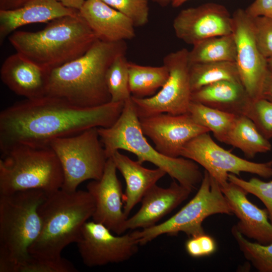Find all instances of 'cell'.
Segmentation results:
<instances>
[{
  "label": "cell",
  "instance_id": "6da1fadb",
  "mask_svg": "<svg viewBox=\"0 0 272 272\" xmlns=\"http://www.w3.org/2000/svg\"><path fill=\"white\" fill-rule=\"evenodd\" d=\"M124 102L84 108L48 95L18 102L0 113L1 152L20 146L48 148L56 139L92 127H110L120 116Z\"/></svg>",
  "mask_w": 272,
  "mask_h": 272
},
{
  "label": "cell",
  "instance_id": "7a4b0ae2",
  "mask_svg": "<svg viewBox=\"0 0 272 272\" xmlns=\"http://www.w3.org/2000/svg\"><path fill=\"white\" fill-rule=\"evenodd\" d=\"M127 49L125 41L97 39L83 55L50 71L46 95L63 98L84 108L110 102L106 74L113 60L125 54Z\"/></svg>",
  "mask_w": 272,
  "mask_h": 272
},
{
  "label": "cell",
  "instance_id": "3957f363",
  "mask_svg": "<svg viewBox=\"0 0 272 272\" xmlns=\"http://www.w3.org/2000/svg\"><path fill=\"white\" fill-rule=\"evenodd\" d=\"M97 39L79 11L50 21L40 31H15L9 36L17 52L49 71L80 57Z\"/></svg>",
  "mask_w": 272,
  "mask_h": 272
},
{
  "label": "cell",
  "instance_id": "277c9868",
  "mask_svg": "<svg viewBox=\"0 0 272 272\" xmlns=\"http://www.w3.org/2000/svg\"><path fill=\"white\" fill-rule=\"evenodd\" d=\"M95 210L93 198L87 191L69 192L62 189L47 194L38 212L40 234L29 249L39 259H56L63 249L79 240L82 229Z\"/></svg>",
  "mask_w": 272,
  "mask_h": 272
},
{
  "label": "cell",
  "instance_id": "5b68a950",
  "mask_svg": "<svg viewBox=\"0 0 272 272\" xmlns=\"http://www.w3.org/2000/svg\"><path fill=\"white\" fill-rule=\"evenodd\" d=\"M47 194L29 189L0 195V272H19L30 259L41 229L38 209Z\"/></svg>",
  "mask_w": 272,
  "mask_h": 272
},
{
  "label": "cell",
  "instance_id": "8992f818",
  "mask_svg": "<svg viewBox=\"0 0 272 272\" xmlns=\"http://www.w3.org/2000/svg\"><path fill=\"white\" fill-rule=\"evenodd\" d=\"M98 131L108 158L116 151L125 150L136 155L140 163H152L173 180L192 190L201 182L203 173L196 163L182 157L165 156L148 142L131 98L124 102L116 122L109 127H98Z\"/></svg>",
  "mask_w": 272,
  "mask_h": 272
},
{
  "label": "cell",
  "instance_id": "52a82bcc",
  "mask_svg": "<svg viewBox=\"0 0 272 272\" xmlns=\"http://www.w3.org/2000/svg\"><path fill=\"white\" fill-rule=\"evenodd\" d=\"M63 182L61 164L50 147H15L0 160V195L29 189L49 194L61 189Z\"/></svg>",
  "mask_w": 272,
  "mask_h": 272
},
{
  "label": "cell",
  "instance_id": "ba28073f",
  "mask_svg": "<svg viewBox=\"0 0 272 272\" xmlns=\"http://www.w3.org/2000/svg\"><path fill=\"white\" fill-rule=\"evenodd\" d=\"M216 214L233 215L232 208L217 181L205 170L200 186L194 197L166 221L152 227L132 232L139 245H144L164 235L179 232L189 237L205 233L202 223Z\"/></svg>",
  "mask_w": 272,
  "mask_h": 272
},
{
  "label": "cell",
  "instance_id": "9c48e42d",
  "mask_svg": "<svg viewBox=\"0 0 272 272\" xmlns=\"http://www.w3.org/2000/svg\"><path fill=\"white\" fill-rule=\"evenodd\" d=\"M49 147L56 155L62 169L63 182L61 189L74 192L82 182L102 177L108 158L98 127L56 139L51 142Z\"/></svg>",
  "mask_w": 272,
  "mask_h": 272
},
{
  "label": "cell",
  "instance_id": "30bf717a",
  "mask_svg": "<svg viewBox=\"0 0 272 272\" xmlns=\"http://www.w3.org/2000/svg\"><path fill=\"white\" fill-rule=\"evenodd\" d=\"M188 51L182 48L164 57L163 64L168 68L169 76L158 93L144 98L131 96L139 118L163 113L173 115L188 113L192 93Z\"/></svg>",
  "mask_w": 272,
  "mask_h": 272
},
{
  "label": "cell",
  "instance_id": "8fae6325",
  "mask_svg": "<svg viewBox=\"0 0 272 272\" xmlns=\"http://www.w3.org/2000/svg\"><path fill=\"white\" fill-rule=\"evenodd\" d=\"M180 157L201 165L221 186L228 182L229 173L239 176L241 172H247L264 178L272 177L269 161L256 163L241 158L218 145L209 132L189 141L183 148Z\"/></svg>",
  "mask_w": 272,
  "mask_h": 272
},
{
  "label": "cell",
  "instance_id": "7c38bea8",
  "mask_svg": "<svg viewBox=\"0 0 272 272\" xmlns=\"http://www.w3.org/2000/svg\"><path fill=\"white\" fill-rule=\"evenodd\" d=\"M232 16V33L236 46L235 63L240 82L252 99L262 97L269 70L267 59L256 42L252 18L242 9H237Z\"/></svg>",
  "mask_w": 272,
  "mask_h": 272
},
{
  "label": "cell",
  "instance_id": "4fadbf2b",
  "mask_svg": "<svg viewBox=\"0 0 272 272\" xmlns=\"http://www.w3.org/2000/svg\"><path fill=\"white\" fill-rule=\"evenodd\" d=\"M77 244L83 262L90 267L127 261L138 252L139 245L132 232L114 235L94 221L84 224Z\"/></svg>",
  "mask_w": 272,
  "mask_h": 272
},
{
  "label": "cell",
  "instance_id": "5bb4252c",
  "mask_svg": "<svg viewBox=\"0 0 272 272\" xmlns=\"http://www.w3.org/2000/svg\"><path fill=\"white\" fill-rule=\"evenodd\" d=\"M144 134L154 143L155 148L167 157H180L184 146L205 132L207 128L196 123L188 113L173 115L163 113L139 118Z\"/></svg>",
  "mask_w": 272,
  "mask_h": 272
},
{
  "label": "cell",
  "instance_id": "9a60e30c",
  "mask_svg": "<svg viewBox=\"0 0 272 272\" xmlns=\"http://www.w3.org/2000/svg\"><path fill=\"white\" fill-rule=\"evenodd\" d=\"M173 28L178 39L194 45L209 38L232 34V16L224 6L208 3L181 11Z\"/></svg>",
  "mask_w": 272,
  "mask_h": 272
},
{
  "label": "cell",
  "instance_id": "2e32d148",
  "mask_svg": "<svg viewBox=\"0 0 272 272\" xmlns=\"http://www.w3.org/2000/svg\"><path fill=\"white\" fill-rule=\"evenodd\" d=\"M116 171L113 159L109 158L102 177L89 182L87 189L95 202L93 221L104 225L113 233L121 235L126 231L127 218L123 212V193Z\"/></svg>",
  "mask_w": 272,
  "mask_h": 272
},
{
  "label": "cell",
  "instance_id": "e0dca14e",
  "mask_svg": "<svg viewBox=\"0 0 272 272\" xmlns=\"http://www.w3.org/2000/svg\"><path fill=\"white\" fill-rule=\"evenodd\" d=\"M233 214L238 219L234 226L246 238L262 245L272 243V225L267 211L261 209L247 198V192L239 185L229 181L221 186Z\"/></svg>",
  "mask_w": 272,
  "mask_h": 272
},
{
  "label": "cell",
  "instance_id": "ac0fdd59",
  "mask_svg": "<svg viewBox=\"0 0 272 272\" xmlns=\"http://www.w3.org/2000/svg\"><path fill=\"white\" fill-rule=\"evenodd\" d=\"M192 190L175 180L167 188L154 185L142 198L138 212L127 219L126 230L143 229L156 225L163 217L185 200Z\"/></svg>",
  "mask_w": 272,
  "mask_h": 272
},
{
  "label": "cell",
  "instance_id": "d6986e66",
  "mask_svg": "<svg viewBox=\"0 0 272 272\" xmlns=\"http://www.w3.org/2000/svg\"><path fill=\"white\" fill-rule=\"evenodd\" d=\"M50 71L16 52L4 61L0 76L4 84L15 93L34 99L46 95Z\"/></svg>",
  "mask_w": 272,
  "mask_h": 272
},
{
  "label": "cell",
  "instance_id": "ffe728a7",
  "mask_svg": "<svg viewBox=\"0 0 272 272\" xmlns=\"http://www.w3.org/2000/svg\"><path fill=\"white\" fill-rule=\"evenodd\" d=\"M79 13L100 40L115 42L135 36L131 20L102 0H86Z\"/></svg>",
  "mask_w": 272,
  "mask_h": 272
},
{
  "label": "cell",
  "instance_id": "44dd1931",
  "mask_svg": "<svg viewBox=\"0 0 272 272\" xmlns=\"http://www.w3.org/2000/svg\"><path fill=\"white\" fill-rule=\"evenodd\" d=\"M78 12V10L64 7L57 0H31L15 10H0V42L25 25L50 22Z\"/></svg>",
  "mask_w": 272,
  "mask_h": 272
},
{
  "label": "cell",
  "instance_id": "7402d4cb",
  "mask_svg": "<svg viewBox=\"0 0 272 272\" xmlns=\"http://www.w3.org/2000/svg\"><path fill=\"white\" fill-rule=\"evenodd\" d=\"M110 157L125 181L123 212L128 218L131 211L146 193L167 174L159 168H145L138 161L132 160L118 151L114 152Z\"/></svg>",
  "mask_w": 272,
  "mask_h": 272
},
{
  "label": "cell",
  "instance_id": "603a6c76",
  "mask_svg": "<svg viewBox=\"0 0 272 272\" xmlns=\"http://www.w3.org/2000/svg\"><path fill=\"white\" fill-rule=\"evenodd\" d=\"M241 83L224 80L193 91L192 101L236 115H244L251 100Z\"/></svg>",
  "mask_w": 272,
  "mask_h": 272
},
{
  "label": "cell",
  "instance_id": "cb8c5ba5",
  "mask_svg": "<svg viewBox=\"0 0 272 272\" xmlns=\"http://www.w3.org/2000/svg\"><path fill=\"white\" fill-rule=\"evenodd\" d=\"M240 150L248 158L270 151L271 145L259 132L253 121L238 115L224 142Z\"/></svg>",
  "mask_w": 272,
  "mask_h": 272
},
{
  "label": "cell",
  "instance_id": "d4e9b609",
  "mask_svg": "<svg viewBox=\"0 0 272 272\" xmlns=\"http://www.w3.org/2000/svg\"><path fill=\"white\" fill-rule=\"evenodd\" d=\"M129 86L131 96L144 98L154 95L166 82L169 72L165 65L152 66L128 61Z\"/></svg>",
  "mask_w": 272,
  "mask_h": 272
},
{
  "label": "cell",
  "instance_id": "484cf974",
  "mask_svg": "<svg viewBox=\"0 0 272 272\" xmlns=\"http://www.w3.org/2000/svg\"><path fill=\"white\" fill-rule=\"evenodd\" d=\"M189 64L218 61L235 62L236 46L232 34L205 39L188 51Z\"/></svg>",
  "mask_w": 272,
  "mask_h": 272
},
{
  "label": "cell",
  "instance_id": "4316f807",
  "mask_svg": "<svg viewBox=\"0 0 272 272\" xmlns=\"http://www.w3.org/2000/svg\"><path fill=\"white\" fill-rule=\"evenodd\" d=\"M189 77L192 92L221 81L241 83L235 62L232 61L189 64Z\"/></svg>",
  "mask_w": 272,
  "mask_h": 272
},
{
  "label": "cell",
  "instance_id": "83f0119b",
  "mask_svg": "<svg viewBox=\"0 0 272 272\" xmlns=\"http://www.w3.org/2000/svg\"><path fill=\"white\" fill-rule=\"evenodd\" d=\"M188 113L196 123L212 131L222 143L238 115L193 101L190 104Z\"/></svg>",
  "mask_w": 272,
  "mask_h": 272
},
{
  "label": "cell",
  "instance_id": "f1b7e54d",
  "mask_svg": "<svg viewBox=\"0 0 272 272\" xmlns=\"http://www.w3.org/2000/svg\"><path fill=\"white\" fill-rule=\"evenodd\" d=\"M125 55L118 56L106 74V84L111 102H124L131 97L129 86L128 61Z\"/></svg>",
  "mask_w": 272,
  "mask_h": 272
},
{
  "label": "cell",
  "instance_id": "f546056e",
  "mask_svg": "<svg viewBox=\"0 0 272 272\" xmlns=\"http://www.w3.org/2000/svg\"><path fill=\"white\" fill-rule=\"evenodd\" d=\"M231 234L244 257L259 272H272V243L262 245L249 241L234 225Z\"/></svg>",
  "mask_w": 272,
  "mask_h": 272
},
{
  "label": "cell",
  "instance_id": "4dcf8cb0",
  "mask_svg": "<svg viewBox=\"0 0 272 272\" xmlns=\"http://www.w3.org/2000/svg\"><path fill=\"white\" fill-rule=\"evenodd\" d=\"M244 115L253 121L265 139L272 138V101L264 97L251 99Z\"/></svg>",
  "mask_w": 272,
  "mask_h": 272
},
{
  "label": "cell",
  "instance_id": "1f68e13d",
  "mask_svg": "<svg viewBox=\"0 0 272 272\" xmlns=\"http://www.w3.org/2000/svg\"><path fill=\"white\" fill-rule=\"evenodd\" d=\"M228 179L243 188L248 193L255 196L264 204L272 225V180L264 181L255 177L246 180L231 173L228 174Z\"/></svg>",
  "mask_w": 272,
  "mask_h": 272
},
{
  "label": "cell",
  "instance_id": "d6a6232c",
  "mask_svg": "<svg viewBox=\"0 0 272 272\" xmlns=\"http://www.w3.org/2000/svg\"><path fill=\"white\" fill-rule=\"evenodd\" d=\"M102 1L127 17L135 27L143 26L149 22V0Z\"/></svg>",
  "mask_w": 272,
  "mask_h": 272
},
{
  "label": "cell",
  "instance_id": "836d02e7",
  "mask_svg": "<svg viewBox=\"0 0 272 272\" xmlns=\"http://www.w3.org/2000/svg\"><path fill=\"white\" fill-rule=\"evenodd\" d=\"M78 271L71 261L62 257L56 259H39L31 257L30 259L20 268L19 272H76Z\"/></svg>",
  "mask_w": 272,
  "mask_h": 272
},
{
  "label": "cell",
  "instance_id": "e575fe53",
  "mask_svg": "<svg viewBox=\"0 0 272 272\" xmlns=\"http://www.w3.org/2000/svg\"><path fill=\"white\" fill-rule=\"evenodd\" d=\"M252 18L257 47L266 59L272 57V18L259 16Z\"/></svg>",
  "mask_w": 272,
  "mask_h": 272
},
{
  "label": "cell",
  "instance_id": "d590c367",
  "mask_svg": "<svg viewBox=\"0 0 272 272\" xmlns=\"http://www.w3.org/2000/svg\"><path fill=\"white\" fill-rule=\"evenodd\" d=\"M185 248L190 256L199 258L213 254L217 250V243L214 238L205 233L189 237Z\"/></svg>",
  "mask_w": 272,
  "mask_h": 272
},
{
  "label": "cell",
  "instance_id": "8d00e7d4",
  "mask_svg": "<svg viewBox=\"0 0 272 272\" xmlns=\"http://www.w3.org/2000/svg\"><path fill=\"white\" fill-rule=\"evenodd\" d=\"M245 11L252 18L259 16L272 18V0H255Z\"/></svg>",
  "mask_w": 272,
  "mask_h": 272
},
{
  "label": "cell",
  "instance_id": "74e56055",
  "mask_svg": "<svg viewBox=\"0 0 272 272\" xmlns=\"http://www.w3.org/2000/svg\"><path fill=\"white\" fill-rule=\"evenodd\" d=\"M31 0H0V10L8 11L19 8Z\"/></svg>",
  "mask_w": 272,
  "mask_h": 272
},
{
  "label": "cell",
  "instance_id": "f35d334b",
  "mask_svg": "<svg viewBox=\"0 0 272 272\" xmlns=\"http://www.w3.org/2000/svg\"><path fill=\"white\" fill-rule=\"evenodd\" d=\"M262 97L272 101V72L269 71L264 84Z\"/></svg>",
  "mask_w": 272,
  "mask_h": 272
},
{
  "label": "cell",
  "instance_id": "ab89813d",
  "mask_svg": "<svg viewBox=\"0 0 272 272\" xmlns=\"http://www.w3.org/2000/svg\"><path fill=\"white\" fill-rule=\"evenodd\" d=\"M64 7L79 11L86 0H57Z\"/></svg>",
  "mask_w": 272,
  "mask_h": 272
},
{
  "label": "cell",
  "instance_id": "60d3db41",
  "mask_svg": "<svg viewBox=\"0 0 272 272\" xmlns=\"http://www.w3.org/2000/svg\"><path fill=\"white\" fill-rule=\"evenodd\" d=\"M162 7H165L172 3V0H151Z\"/></svg>",
  "mask_w": 272,
  "mask_h": 272
},
{
  "label": "cell",
  "instance_id": "b9f144b4",
  "mask_svg": "<svg viewBox=\"0 0 272 272\" xmlns=\"http://www.w3.org/2000/svg\"><path fill=\"white\" fill-rule=\"evenodd\" d=\"M188 0H172L171 5L173 7L177 8L181 6Z\"/></svg>",
  "mask_w": 272,
  "mask_h": 272
},
{
  "label": "cell",
  "instance_id": "7bdbcfd3",
  "mask_svg": "<svg viewBox=\"0 0 272 272\" xmlns=\"http://www.w3.org/2000/svg\"><path fill=\"white\" fill-rule=\"evenodd\" d=\"M267 62L269 71L272 72V57L267 58Z\"/></svg>",
  "mask_w": 272,
  "mask_h": 272
},
{
  "label": "cell",
  "instance_id": "ee69618b",
  "mask_svg": "<svg viewBox=\"0 0 272 272\" xmlns=\"http://www.w3.org/2000/svg\"><path fill=\"white\" fill-rule=\"evenodd\" d=\"M269 161V162H270V163H271V164H272V159H271V160H270V161Z\"/></svg>",
  "mask_w": 272,
  "mask_h": 272
}]
</instances>
